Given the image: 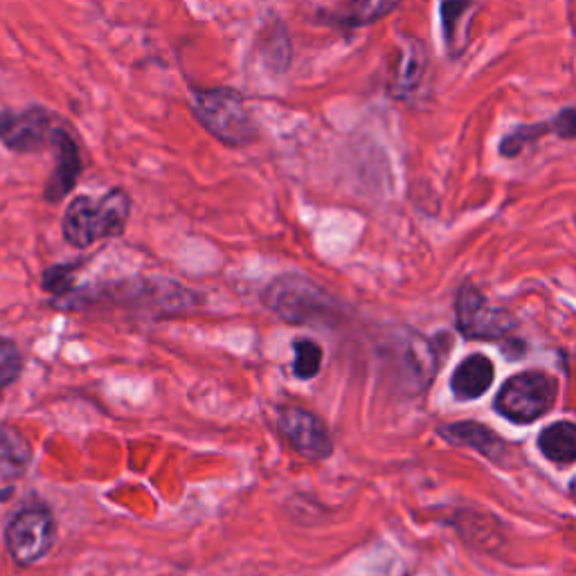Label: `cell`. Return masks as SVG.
<instances>
[{"label":"cell","mask_w":576,"mask_h":576,"mask_svg":"<svg viewBox=\"0 0 576 576\" xmlns=\"http://www.w3.org/2000/svg\"><path fill=\"white\" fill-rule=\"evenodd\" d=\"M131 199L125 189L116 187L100 201L77 197L63 215V239L75 248H88L100 239L120 237L129 224Z\"/></svg>","instance_id":"1"},{"label":"cell","mask_w":576,"mask_h":576,"mask_svg":"<svg viewBox=\"0 0 576 576\" xmlns=\"http://www.w3.org/2000/svg\"><path fill=\"white\" fill-rule=\"evenodd\" d=\"M266 309L291 325H331L338 320L336 300L305 275H279L261 296Z\"/></svg>","instance_id":"2"},{"label":"cell","mask_w":576,"mask_h":576,"mask_svg":"<svg viewBox=\"0 0 576 576\" xmlns=\"http://www.w3.org/2000/svg\"><path fill=\"white\" fill-rule=\"evenodd\" d=\"M558 401V378L543 369H527L509 380L496 395L494 408L512 424L529 426L554 410Z\"/></svg>","instance_id":"3"},{"label":"cell","mask_w":576,"mask_h":576,"mask_svg":"<svg viewBox=\"0 0 576 576\" xmlns=\"http://www.w3.org/2000/svg\"><path fill=\"white\" fill-rule=\"evenodd\" d=\"M195 113L199 122L226 145L241 147L257 138V127L246 107V100L235 90H197Z\"/></svg>","instance_id":"4"},{"label":"cell","mask_w":576,"mask_h":576,"mask_svg":"<svg viewBox=\"0 0 576 576\" xmlns=\"http://www.w3.org/2000/svg\"><path fill=\"white\" fill-rule=\"evenodd\" d=\"M57 540V520L48 505L32 503L23 507L6 529V547L21 567L43 560Z\"/></svg>","instance_id":"5"},{"label":"cell","mask_w":576,"mask_h":576,"mask_svg":"<svg viewBox=\"0 0 576 576\" xmlns=\"http://www.w3.org/2000/svg\"><path fill=\"white\" fill-rule=\"evenodd\" d=\"M455 322L468 340H500L512 336L518 327L514 316L500 307H494L487 296L470 281L461 284L455 300Z\"/></svg>","instance_id":"6"},{"label":"cell","mask_w":576,"mask_h":576,"mask_svg":"<svg viewBox=\"0 0 576 576\" xmlns=\"http://www.w3.org/2000/svg\"><path fill=\"white\" fill-rule=\"evenodd\" d=\"M57 129V118L41 107L0 111V142L17 153L43 151L52 145Z\"/></svg>","instance_id":"7"},{"label":"cell","mask_w":576,"mask_h":576,"mask_svg":"<svg viewBox=\"0 0 576 576\" xmlns=\"http://www.w3.org/2000/svg\"><path fill=\"white\" fill-rule=\"evenodd\" d=\"M277 428L302 457L322 461L334 455V439L327 424L311 410L286 406L277 415Z\"/></svg>","instance_id":"8"},{"label":"cell","mask_w":576,"mask_h":576,"mask_svg":"<svg viewBox=\"0 0 576 576\" xmlns=\"http://www.w3.org/2000/svg\"><path fill=\"white\" fill-rule=\"evenodd\" d=\"M32 448L12 426L0 424V503H10L30 468Z\"/></svg>","instance_id":"9"},{"label":"cell","mask_w":576,"mask_h":576,"mask_svg":"<svg viewBox=\"0 0 576 576\" xmlns=\"http://www.w3.org/2000/svg\"><path fill=\"white\" fill-rule=\"evenodd\" d=\"M52 147L57 151V165L46 185L43 197L48 203H59L70 195L72 187L77 185V178L81 173V156H79L77 142L63 127L57 129V133L52 138Z\"/></svg>","instance_id":"10"},{"label":"cell","mask_w":576,"mask_h":576,"mask_svg":"<svg viewBox=\"0 0 576 576\" xmlns=\"http://www.w3.org/2000/svg\"><path fill=\"white\" fill-rule=\"evenodd\" d=\"M448 444L453 446H464L470 448L479 455L489 457L491 461L503 464V459L509 457V446L507 441L496 435L491 428L483 426L479 421H457V424H444L437 430Z\"/></svg>","instance_id":"11"},{"label":"cell","mask_w":576,"mask_h":576,"mask_svg":"<svg viewBox=\"0 0 576 576\" xmlns=\"http://www.w3.org/2000/svg\"><path fill=\"white\" fill-rule=\"evenodd\" d=\"M496 380V365L485 354H470L464 358L453 376H450V393L457 401H475L485 397Z\"/></svg>","instance_id":"12"},{"label":"cell","mask_w":576,"mask_h":576,"mask_svg":"<svg viewBox=\"0 0 576 576\" xmlns=\"http://www.w3.org/2000/svg\"><path fill=\"white\" fill-rule=\"evenodd\" d=\"M538 450L558 466H572L576 459V426L572 421H556L540 430Z\"/></svg>","instance_id":"13"},{"label":"cell","mask_w":576,"mask_h":576,"mask_svg":"<svg viewBox=\"0 0 576 576\" xmlns=\"http://www.w3.org/2000/svg\"><path fill=\"white\" fill-rule=\"evenodd\" d=\"M401 0H340V14L351 26L374 23L388 17Z\"/></svg>","instance_id":"14"},{"label":"cell","mask_w":576,"mask_h":576,"mask_svg":"<svg viewBox=\"0 0 576 576\" xmlns=\"http://www.w3.org/2000/svg\"><path fill=\"white\" fill-rule=\"evenodd\" d=\"M294 351H296L294 374L298 378H316L320 374L322 358H325L322 347L311 338H300L294 342Z\"/></svg>","instance_id":"15"},{"label":"cell","mask_w":576,"mask_h":576,"mask_svg":"<svg viewBox=\"0 0 576 576\" xmlns=\"http://www.w3.org/2000/svg\"><path fill=\"white\" fill-rule=\"evenodd\" d=\"M23 354L10 338H0V393H6L23 374Z\"/></svg>","instance_id":"16"},{"label":"cell","mask_w":576,"mask_h":576,"mask_svg":"<svg viewBox=\"0 0 576 576\" xmlns=\"http://www.w3.org/2000/svg\"><path fill=\"white\" fill-rule=\"evenodd\" d=\"M77 270H79V264H57V266L46 268L43 270V288L57 298H63V296L72 294Z\"/></svg>","instance_id":"17"}]
</instances>
